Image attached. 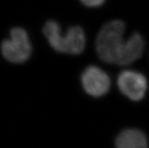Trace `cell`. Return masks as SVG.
Instances as JSON below:
<instances>
[{
	"label": "cell",
	"instance_id": "obj_1",
	"mask_svg": "<svg viewBox=\"0 0 149 148\" xmlns=\"http://www.w3.org/2000/svg\"><path fill=\"white\" fill-rule=\"evenodd\" d=\"M126 26L122 21L113 20L104 25L98 32L95 49L98 58L108 64H116L125 42Z\"/></svg>",
	"mask_w": 149,
	"mask_h": 148
},
{
	"label": "cell",
	"instance_id": "obj_2",
	"mask_svg": "<svg viewBox=\"0 0 149 148\" xmlns=\"http://www.w3.org/2000/svg\"><path fill=\"white\" fill-rule=\"evenodd\" d=\"M42 32L49 45L58 52L79 54L85 49V33L79 26L68 28L66 35L63 36L58 24L54 21H49L45 23Z\"/></svg>",
	"mask_w": 149,
	"mask_h": 148
},
{
	"label": "cell",
	"instance_id": "obj_3",
	"mask_svg": "<svg viewBox=\"0 0 149 148\" xmlns=\"http://www.w3.org/2000/svg\"><path fill=\"white\" fill-rule=\"evenodd\" d=\"M10 40L3 41L1 51L8 61L21 64L29 59L32 53V47L28 34L24 29L15 27L10 32Z\"/></svg>",
	"mask_w": 149,
	"mask_h": 148
},
{
	"label": "cell",
	"instance_id": "obj_4",
	"mask_svg": "<svg viewBox=\"0 0 149 148\" xmlns=\"http://www.w3.org/2000/svg\"><path fill=\"white\" fill-rule=\"evenodd\" d=\"M117 85L122 94L134 101L142 100L148 89L146 76L133 70L121 72L117 78Z\"/></svg>",
	"mask_w": 149,
	"mask_h": 148
},
{
	"label": "cell",
	"instance_id": "obj_5",
	"mask_svg": "<svg viewBox=\"0 0 149 148\" xmlns=\"http://www.w3.org/2000/svg\"><path fill=\"white\" fill-rule=\"evenodd\" d=\"M83 89L89 95L98 98L108 93L111 88V79L102 69L95 66H89L81 76Z\"/></svg>",
	"mask_w": 149,
	"mask_h": 148
},
{
	"label": "cell",
	"instance_id": "obj_6",
	"mask_svg": "<svg viewBox=\"0 0 149 148\" xmlns=\"http://www.w3.org/2000/svg\"><path fill=\"white\" fill-rule=\"evenodd\" d=\"M145 48L143 38L139 33H134L130 37L125 40L117 65L126 66L132 64L142 57Z\"/></svg>",
	"mask_w": 149,
	"mask_h": 148
},
{
	"label": "cell",
	"instance_id": "obj_7",
	"mask_svg": "<svg viewBox=\"0 0 149 148\" xmlns=\"http://www.w3.org/2000/svg\"><path fill=\"white\" fill-rule=\"evenodd\" d=\"M118 148H145L148 147L146 135L139 129H130L121 131L115 140Z\"/></svg>",
	"mask_w": 149,
	"mask_h": 148
},
{
	"label": "cell",
	"instance_id": "obj_8",
	"mask_svg": "<svg viewBox=\"0 0 149 148\" xmlns=\"http://www.w3.org/2000/svg\"><path fill=\"white\" fill-rule=\"evenodd\" d=\"M105 0H80V2L87 7H98L104 3Z\"/></svg>",
	"mask_w": 149,
	"mask_h": 148
}]
</instances>
